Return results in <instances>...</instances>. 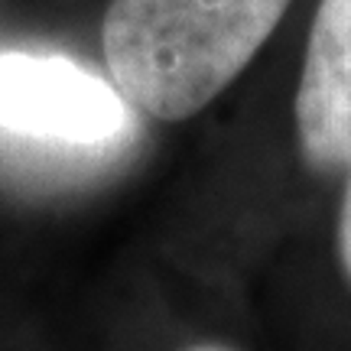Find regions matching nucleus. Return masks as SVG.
<instances>
[{
    "label": "nucleus",
    "mask_w": 351,
    "mask_h": 351,
    "mask_svg": "<svg viewBox=\"0 0 351 351\" xmlns=\"http://www.w3.org/2000/svg\"><path fill=\"white\" fill-rule=\"evenodd\" d=\"M289 0H111L101 26L117 91L156 121H182L247 69Z\"/></svg>",
    "instance_id": "f257e3e1"
},
{
    "label": "nucleus",
    "mask_w": 351,
    "mask_h": 351,
    "mask_svg": "<svg viewBox=\"0 0 351 351\" xmlns=\"http://www.w3.org/2000/svg\"><path fill=\"white\" fill-rule=\"evenodd\" d=\"M117 85L65 56L0 52V130L59 147H117L134 134Z\"/></svg>",
    "instance_id": "f03ea898"
},
{
    "label": "nucleus",
    "mask_w": 351,
    "mask_h": 351,
    "mask_svg": "<svg viewBox=\"0 0 351 351\" xmlns=\"http://www.w3.org/2000/svg\"><path fill=\"white\" fill-rule=\"evenodd\" d=\"M296 134L313 169L351 166V0L315 10L296 88Z\"/></svg>",
    "instance_id": "7ed1b4c3"
},
{
    "label": "nucleus",
    "mask_w": 351,
    "mask_h": 351,
    "mask_svg": "<svg viewBox=\"0 0 351 351\" xmlns=\"http://www.w3.org/2000/svg\"><path fill=\"white\" fill-rule=\"evenodd\" d=\"M339 263L351 283V179L345 195H341V212H339Z\"/></svg>",
    "instance_id": "20e7f679"
},
{
    "label": "nucleus",
    "mask_w": 351,
    "mask_h": 351,
    "mask_svg": "<svg viewBox=\"0 0 351 351\" xmlns=\"http://www.w3.org/2000/svg\"><path fill=\"white\" fill-rule=\"evenodd\" d=\"M186 351H234V348L218 345V341H199V345H192V348H186Z\"/></svg>",
    "instance_id": "39448f33"
}]
</instances>
